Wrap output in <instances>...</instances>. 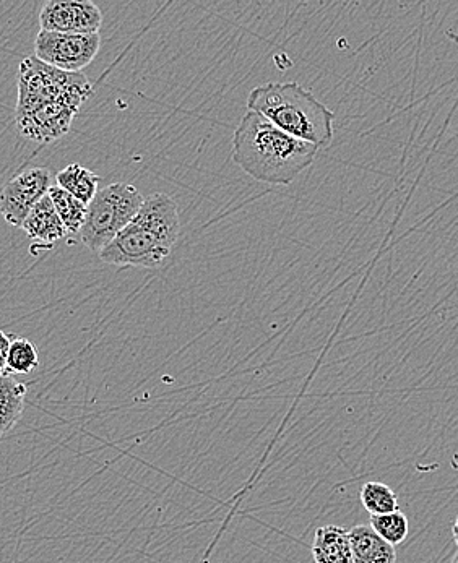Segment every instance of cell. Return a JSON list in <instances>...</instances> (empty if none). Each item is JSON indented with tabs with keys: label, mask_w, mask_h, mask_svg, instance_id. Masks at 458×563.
<instances>
[{
	"label": "cell",
	"mask_w": 458,
	"mask_h": 563,
	"mask_svg": "<svg viewBox=\"0 0 458 563\" xmlns=\"http://www.w3.org/2000/svg\"><path fill=\"white\" fill-rule=\"evenodd\" d=\"M317 150L255 111L244 114L233 137L234 163L264 184H291L314 163Z\"/></svg>",
	"instance_id": "6da1fadb"
},
{
	"label": "cell",
	"mask_w": 458,
	"mask_h": 563,
	"mask_svg": "<svg viewBox=\"0 0 458 563\" xmlns=\"http://www.w3.org/2000/svg\"><path fill=\"white\" fill-rule=\"evenodd\" d=\"M179 234L181 218L176 202L169 195L152 194L100 258L116 267L160 268L173 254Z\"/></svg>",
	"instance_id": "7a4b0ae2"
},
{
	"label": "cell",
	"mask_w": 458,
	"mask_h": 563,
	"mask_svg": "<svg viewBox=\"0 0 458 563\" xmlns=\"http://www.w3.org/2000/svg\"><path fill=\"white\" fill-rule=\"evenodd\" d=\"M247 108L303 142L316 147L332 143L335 114L299 83L257 86L247 98Z\"/></svg>",
	"instance_id": "3957f363"
},
{
	"label": "cell",
	"mask_w": 458,
	"mask_h": 563,
	"mask_svg": "<svg viewBox=\"0 0 458 563\" xmlns=\"http://www.w3.org/2000/svg\"><path fill=\"white\" fill-rule=\"evenodd\" d=\"M145 198L132 184L106 185L88 205L87 221L80 239L100 255L142 210Z\"/></svg>",
	"instance_id": "277c9868"
},
{
	"label": "cell",
	"mask_w": 458,
	"mask_h": 563,
	"mask_svg": "<svg viewBox=\"0 0 458 563\" xmlns=\"http://www.w3.org/2000/svg\"><path fill=\"white\" fill-rule=\"evenodd\" d=\"M70 91H93L83 72H64L52 65L44 64L38 57L23 59L18 72V101L15 112L35 108L36 104L65 95Z\"/></svg>",
	"instance_id": "5b68a950"
},
{
	"label": "cell",
	"mask_w": 458,
	"mask_h": 563,
	"mask_svg": "<svg viewBox=\"0 0 458 563\" xmlns=\"http://www.w3.org/2000/svg\"><path fill=\"white\" fill-rule=\"evenodd\" d=\"M91 95L93 91H70L36 104L35 108L15 112L20 134L39 143L56 142L69 134L74 117Z\"/></svg>",
	"instance_id": "8992f818"
},
{
	"label": "cell",
	"mask_w": 458,
	"mask_h": 563,
	"mask_svg": "<svg viewBox=\"0 0 458 563\" xmlns=\"http://www.w3.org/2000/svg\"><path fill=\"white\" fill-rule=\"evenodd\" d=\"M101 48L100 33L96 35H65L39 30L35 41V56L44 64L64 72H82L95 61Z\"/></svg>",
	"instance_id": "52a82bcc"
},
{
	"label": "cell",
	"mask_w": 458,
	"mask_h": 563,
	"mask_svg": "<svg viewBox=\"0 0 458 563\" xmlns=\"http://www.w3.org/2000/svg\"><path fill=\"white\" fill-rule=\"evenodd\" d=\"M52 189V174L46 168L26 169L13 177L2 192V215L15 228H23L33 208Z\"/></svg>",
	"instance_id": "ba28073f"
},
{
	"label": "cell",
	"mask_w": 458,
	"mask_h": 563,
	"mask_svg": "<svg viewBox=\"0 0 458 563\" xmlns=\"http://www.w3.org/2000/svg\"><path fill=\"white\" fill-rule=\"evenodd\" d=\"M41 30L65 35H96L103 13L91 0H51L39 13Z\"/></svg>",
	"instance_id": "9c48e42d"
},
{
	"label": "cell",
	"mask_w": 458,
	"mask_h": 563,
	"mask_svg": "<svg viewBox=\"0 0 458 563\" xmlns=\"http://www.w3.org/2000/svg\"><path fill=\"white\" fill-rule=\"evenodd\" d=\"M311 551L316 563H355L350 531L342 526L327 525L317 529Z\"/></svg>",
	"instance_id": "30bf717a"
},
{
	"label": "cell",
	"mask_w": 458,
	"mask_h": 563,
	"mask_svg": "<svg viewBox=\"0 0 458 563\" xmlns=\"http://www.w3.org/2000/svg\"><path fill=\"white\" fill-rule=\"evenodd\" d=\"M23 231L30 239L41 244H56L69 234L49 195L33 208L23 223Z\"/></svg>",
	"instance_id": "8fae6325"
},
{
	"label": "cell",
	"mask_w": 458,
	"mask_h": 563,
	"mask_svg": "<svg viewBox=\"0 0 458 563\" xmlns=\"http://www.w3.org/2000/svg\"><path fill=\"white\" fill-rule=\"evenodd\" d=\"M351 549L355 563H395V547L382 539L371 525H358L350 529Z\"/></svg>",
	"instance_id": "7c38bea8"
},
{
	"label": "cell",
	"mask_w": 458,
	"mask_h": 563,
	"mask_svg": "<svg viewBox=\"0 0 458 563\" xmlns=\"http://www.w3.org/2000/svg\"><path fill=\"white\" fill-rule=\"evenodd\" d=\"M56 181L61 189L74 195L87 207L100 192L98 189L101 182L100 177L96 176L91 169L83 168L80 164H70L61 172H57Z\"/></svg>",
	"instance_id": "4fadbf2b"
},
{
	"label": "cell",
	"mask_w": 458,
	"mask_h": 563,
	"mask_svg": "<svg viewBox=\"0 0 458 563\" xmlns=\"http://www.w3.org/2000/svg\"><path fill=\"white\" fill-rule=\"evenodd\" d=\"M28 388L25 383L18 382L13 375H2L0 379V406H2V434L12 429L25 408Z\"/></svg>",
	"instance_id": "5bb4252c"
},
{
	"label": "cell",
	"mask_w": 458,
	"mask_h": 563,
	"mask_svg": "<svg viewBox=\"0 0 458 563\" xmlns=\"http://www.w3.org/2000/svg\"><path fill=\"white\" fill-rule=\"evenodd\" d=\"M49 197H51L57 213L61 216L62 223L67 228V233L80 234L83 224L87 221V205L80 202L74 195H70L69 192H65L59 185H52V189L49 190Z\"/></svg>",
	"instance_id": "9a60e30c"
},
{
	"label": "cell",
	"mask_w": 458,
	"mask_h": 563,
	"mask_svg": "<svg viewBox=\"0 0 458 563\" xmlns=\"http://www.w3.org/2000/svg\"><path fill=\"white\" fill-rule=\"evenodd\" d=\"M10 353L2 375H26L39 366L35 344L20 336H10Z\"/></svg>",
	"instance_id": "2e32d148"
},
{
	"label": "cell",
	"mask_w": 458,
	"mask_h": 563,
	"mask_svg": "<svg viewBox=\"0 0 458 563\" xmlns=\"http://www.w3.org/2000/svg\"><path fill=\"white\" fill-rule=\"evenodd\" d=\"M361 503L371 516L398 512L397 494L382 482H366L361 489Z\"/></svg>",
	"instance_id": "e0dca14e"
},
{
	"label": "cell",
	"mask_w": 458,
	"mask_h": 563,
	"mask_svg": "<svg viewBox=\"0 0 458 563\" xmlns=\"http://www.w3.org/2000/svg\"><path fill=\"white\" fill-rule=\"evenodd\" d=\"M371 526L379 536L392 546H400L407 539L410 525H408L407 516L403 515L400 510L387 515L371 516Z\"/></svg>",
	"instance_id": "ac0fdd59"
},
{
	"label": "cell",
	"mask_w": 458,
	"mask_h": 563,
	"mask_svg": "<svg viewBox=\"0 0 458 563\" xmlns=\"http://www.w3.org/2000/svg\"><path fill=\"white\" fill-rule=\"evenodd\" d=\"M0 341H2V349H0V369L4 372L5 366H7V359H9L10 343H12V340H10V335L2 333V335H0Z\"/></svg>",
	"instance_id": "d6986e66"
},
{
	"label": "cell",
	"mask_w": 458,
	"mask_h": 563,
	"mask_svg": "<svg viewBox=\"0 0 458 563\" xmlns=\"http://www.w3.org/2000/svg\"><path fill=\"white\" fill-rule=\"evenodd\" d=\"M452 534H454V541L455 544H457L458 546V515H457V520H455L454 523V528H452Z\"/></svg>",
	"instance_id": "ffe728a7"
},
{
	"label": "cell",
	"mask_w": 458,
	"mask_h": 563,
	"mask_svg": "<svg viewBox=\"0 0 458 563\" xmlns=\"http://www.w3.org/2000/svg\"><path fill=\"white\" fill-rule=\"evenodd\" d=\"M452 563H458V552L457 554H455L454 560H452Z\"/></svg>",
	"instance_id": "44dd1931"
}]
</instances>
